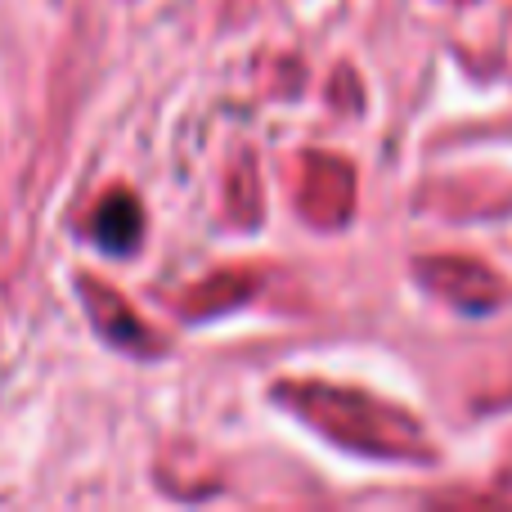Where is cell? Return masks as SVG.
Wrapping results in <instances>:
<instances>
[{
    "label": "cell",
    "mask_w": 512,
    "mask_h": 512,
    "mask_svg": "<svg viewBox=\"0 0 512 512\" xmlns=\"http://www.w3.org/2000/svg\"><path fill=\"white\" fill-rule=\"evenodd\" d=\"M90 239L108 256H131L140 248V203H135L131 194L104 198V207H99L95 221H90Z\"/></svg>",
    "instance_id": "obj_1"
}]
</instances>
